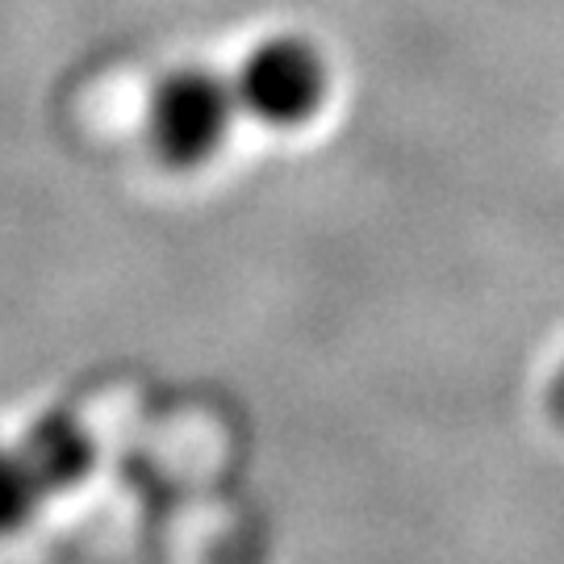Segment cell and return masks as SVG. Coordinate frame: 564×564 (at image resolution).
Instances as JSON below:
<instances>
[{"label": "cell", "instance_id": "cell-4", "mask_svg": "<svg viewBox=\"0 0 564 564\" xmlns=\"http://www.w3.org/2000/svg\"><path fill=\"white\" fill-rule=\"evenodd\" d=\"M42 498L46 494L30 477V468H25L18 447L0 444V540L4 535H18L21 527L34 519Z\"/></svg>", "mask_w": 564, "mask_h": 564}, {"label": "cell", "instance_id": "cell-1", "mask_svg": "<svg viewBox=\"0 0 564 564\" xmlns=\"http://www.w3.org/2000/svg\"><path fill=\"white\" fill-rule=\"evenodd\" d=\"M235 84L209 67H172L147 97V142L160 163L188 172L223 151L235 126Z\"/></svg>", "mask_w": 564, "mask_h": 564}, {"label": "cell", "instance_id": "cell-2", "mask_svg": "<svg viewBox=\"0 0 564 564\" xmlns=\"http://www.w3.org/2000/svg\"><path fill=\"white\" fill-rule=\"evenodd\" d=\"M326 59L314 42L297 34H276L251 46L235 76V101L263 126L293 130L310 121L326 101Z\"/></svg>", "mask_w": 564, "mask_h": 564}, {"label": "cell", "instance_id": "cell-5", "mask_svg": "<svg viewBox=\"0 0 564 564\" xmlns=\"http://www.w3.org/2000/svg\"><path fill=\"white\" fill-rule=\"evenodd\" d=\"M544 410H547V419L561 426L564 431V364L552 372V381H547L544 389Z\"/></svg>", "mask_w": 564, "mask_h": 564}, {"label": "cell", "instance_id": "cell-3", "mask_svg": "<svg viewBox=\"0 0 564 564\" xmlns=\"http://www.w3.org/2000/svg\"><path fill=\"white\" fill-rule=\"evenodd\" d=\"M18 452L42 494H63V489L80 485L97 464V447H93L88 426L76 414H63V410L39 414L25 426Z\"/></svg>", "mask_w": 564, "mask_h": 564}]
</instances>
